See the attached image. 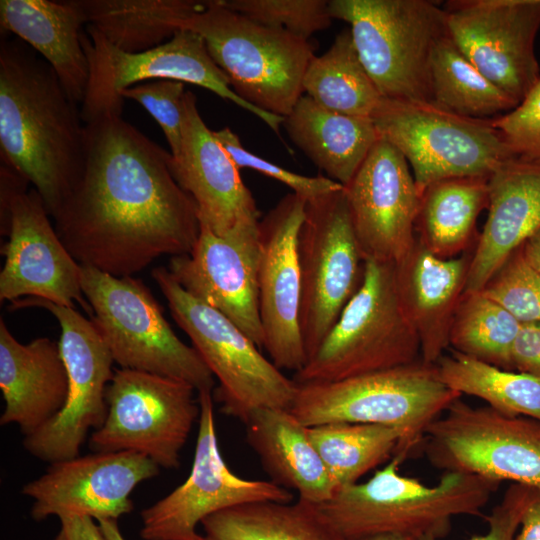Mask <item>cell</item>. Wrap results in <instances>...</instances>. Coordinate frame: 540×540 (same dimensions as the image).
Instances as JSON below:
<instances>
[{"mask_svg": "<svg viewBox=\"0 0 540 540\" xmlns=\"http://www.w3.org/2000/svg\"><path fill=\"white\" fill-rule=\"evenodd\" d=\"M362 540H411V539L397 536V535H378V536L365 538Z\"/></svg>", "mask_w": 540, "mask_h": 540, "instance_id": "681fc988", "label": "cell"}, {"mask_svg": "<svg viewBox=\"0 0 540 540\" xmlns=\"http://www.w3.org/2000/svg\"><path fill=\"white\" fill-rule=\"evenodd\" d=\"M98 525L107 540H126L117 523V520H99Z\"/></svg>", "mask_w": 540, "mask_h": 540, "instance_id": "c3c4849f", "label": "cell"}, {"mask_svg": "<svg viewBox=\"0 0 540 540\" xmlns=\"http://www.w3.org/2000/svg\"><path fill=\"white\" fill-rule=\"evenodd\" d=\"M1 31L15 35L55 71L73 102L81 105L89 62L81 35L87 18L80 0H1Z\"/></svg>", "mask_w": 540, "mask_h": 540, "instance_id": "4316f807", "label": "cell"}, {"mask_svg": "<svg viewBox=\"0 0 540 540\" xmlns=\"http://www.w3.org/2000/svg\"><path fill=\"white\" fill-rule=\"evenodd\" d=\"M171 315L188 335L219 386L213 398L242 422L258 408L290 410L298 383L286 377L235 323L184 290L167 268L151 272Z\"/></svg>", "mask_w": 540, "mask_h": 540, "instance_id": "9c48e42d", "label": "cell"}, {"mask_svg": "<svg viewBox=\"0 0 540 540\" xmlns=\"http://www.w3.org/2000/svg\"><path fill=\"white\" fill-rule=\"evenodd\" d=\"M184 87L183 82L163 79L142 82L121 92L122 99L138 102L157 121L174 160L182 148Z\"/></svg>", "mask_w": 540, "mask_h": 540, "instance_id": "ab89813d", "label": "cell"}, {"mask_svg": "<svg viewBox=\"0 0 540 540\" xmlns=\"http://www.w3.org/2000/svg\"><path fill=\"white\" fill-rule=\"evenodd\" d=\"M189 383L143 371H114L106 390L107 416L89 439L94 452L130 451L159 467L177 468L180 452L199 419Z\"/></svg>", "mask_w": 540, "mask_h": 540, "instance_id": "4fadbf2b", "label": "cell"}, {"mask_svg": "<svg viewBox=\"0 0 540 540\" xmlns=\"http://www.w3.org/2000/svg\"><path fill=\"white\" fill-rule=\"evenodd\" d=\"M442 6L457 47L519 104L540 78V0H450Z\"/></svg>", "mask_w": 540, "mask_h": 540, "instance_id": "e0dca14e", "label": "cell"}, {"mask_svg": "<svg viewBox=\"0 0 540 540\" xmlns=\"http://www.w3.org/2000/svg\"><path fill=\"white\" fill-rule=\"evenodd\" d=\"M0 154L52 217L78 181L85 124L52 67L17 37L0 42Z\"/></svg>", "mask_w": 540, "mask_h": 540, "instance_id": "7a4b0ae2", "label": "cell"}, {"mask_svg": "<svg viewBox=\"0 0 540 540\" xmlns=\"http://www.w3.org/2000/svg\"><path fill=\"white\" fill-rule=\"evenodd\" d=\"M172 174L195 201L200 225L224 236L238 223L259 220V211L239 168L203 121L196 96L183 101L182 148L171 158Z\"/></svg>", "mask_w": 540, "mask_h": 540, "instance_id": "603a6c76", "label": "cell"}, {"mask_svg": "<svg viewBox=\"0 0 540 540\" xmlns=\"http://www.w3.org/2000/svg\"><path fill=\"white\" fill-rule=\"evenodd\" d=\"M371 118L380 138L407 160L420 196L440 180L489 177L515 157L492 119L461 116L433 102L383 97Z\"/></svg>", "mask_w": 540, "mask_h": 540, "instance_id": "30bf717a", "label": "cell"}, {"mask_svg": "<svg viewBox=\"0 0 540 540\" xmlns=\"http://www.w3.org/2000/svg\"><path fill=\"white\" fill-rule=\"evenodd\" d=\"M159 470L151 459L135 452H94L50 463L21 492L33 500L31 516L36 521L52 515L118 520L133 510L130 495L136 486Z\"/></svg>", "mask_w": 540, "mask_h": 540, "instance_id": "44dd1931", "label": "cell"}, {"mask_svg": "<svg viewBox=\"0 0 540 540\" xmlns=\"http://www.w3.org/2000/svg\"><path fill=\"white\" fill-rule=\"evenodd\" d=\"M1 232L9 236L2 247L0 300L30 296L74 307L76 301L90 317L93 310L81 288L79 264L60 240L39 193L24 189L12 199L1 218Z\"/></svg>", "mask_w": 540, "mask_h": 540, "instance_id": "ac0fdd59", "label": "cell"}, {"mask_svg": "<svg viewBox=\"0 0 540 540\" xmlns=\"http://www.w3.org/2000/svg\"><path fill=\"white\" fill-rule=\"evenodd\" d=\"M90 318L121 368L158 374L212 391L214 375L199 353L182 342L142 280L81 265Z\"/></svg>", "mask_w": 540, "mask_h": 540, "instance_id": "ba28073f", "label": "cell"}, {"mask_svg": "<svg viewBox=\"0 0 540 540\" xmlns=\"http://www.w3.org/2000/svg\"><path fill=\"white\" fill-rule=\"evenodd\" d=\"M298 256L302 284L299 325L308 360L364 277L365 258L344 187L307 200Z\"/></svg>", "mask_w": 540, "mask_h": 540, "instance_id": "7c38bea8", "label": "cell"}, {"mask_svg": "<svg viewBox=\"0 0 540 540\" xmlns=\"http://www.w3.org/2000/svg\"><path fill=\"white\" fill-rule=\"evenodd\" d=\"M460 397L441 381L435 364L420 359L334 382L298 383L290 411L306 427L349 422L394 428L402 436L396 453L407 458Z\"/></svg>", "mask_w": 540, "mask_h": 540, "instance_id": "277c9868", "label": "cell"}, {"mask_svg": "<svg viewBox=\"0 0 540 540\" xmlns=\"http://www.w3.org/2000/svg\"><path fill=\"white\" fill-rule=\"evenodd\" d=\"M81 42L89 62V81L80 105L87 124L103 115L122 114L121 92L154 80H175L205 88L261 119L280 135L284 117L265 112L241 99L225 73L211 58L203 38L181 29L167 42L138 53L124 52L85 26Z\"/></svg>", "mask_w": 540, "mask_h": 540, "instance_id": "8fae6325", "label": "cell"}, {"mask_svg": "<svg viewBox=\"0 0 540 540\" xmlns=\"http://www.w3.org/2000/svg\"><path fill=\"white\" fill-rule=\"evenodd\" d=\"M200 415L192 468L167 496L141 511L144 540H204L197 525L221 510L248 502H291L292 493L273 481L234 474L219 449L213 392H198Z\"/></svg>", "mask_w": 540, "mask_h": 540, "instance_id": "2e32d148", "label": "cell"}, {"mask_svg": "<svg viewBox=\"0 0 540 540\" xmlns=\"http://www.w3.org/2000/svg\"><path fill=\"white\" fill-rule=\"evenodd\" d=\"M423 440L430 464L445 472L540 489V421L459 398L429 425Z\"/></svg>", "mask_w": 540, "mask_h": 540, "instance_id": "5bb4252c", "label": "cell"}, {"mask_svg": "<svg viewBox=\"0 0 540 540\" xmlns=\"http://www.w3.org/2000/svg\"><path fill=\"white\" fill-rule=\"evenodd\" d=\"M60 519V530L54 540H107L93 518L66 515Z\"/></svg>", "mask_w": 540, "mask_h": 540, "instance_id": "f6af8a7d", "label": "cell"}, {"mask_svg": "<svg viewBox=\"0 0 540 540\" xmlns=\"http://www.w3.org/2000/svg\"><path fill=\"white\" fill-rule=\"evenodd\" d=\"M12 304L13 309L38 306L55 316L69 381L63 408L41 428L24 436L23 446L49 463L77 457L88 432L100 428L107 416L106 390L114 375L111 352L93 321L74 307L33 297Z\"/></svg>", "mask_w": 540, "mask_h": 540, "instance_id": "9a60e30c", "label": "cell"}, {"mask_svg": "<svg viewBox=\"0 0 540 540\" xmlns=\"http://www.w3.org/2000/svg\"><path fill=\"white\" fill-rule=\"evenodd\" d=\"M435 365L441 381L459 395L480 398L506 415L540 421V377L502 369L454 350Z\"/></svg>", "mask_w": 540, "mask_h": 540, "instance_id": "836d02e7", "label": "cell"}, {"mask_svg": "<svg viewBox=\"0 0 540 540\" xmlns=\"http://www.w3.org/2000/svg\"><path fill=\"white\" fill-rule=\"evenodd\" d=\"M530 486L512 483L505 491L501 501L487 516L489 529L483 535H476L469 540H515L517 529L525 506ZM416 540H439L425 536Z\"/></svg>", "mask_w": 540, "mask_h": 540, "instance_id": "7bdbcfd3", "label": "cell"}, {"mask_svg": "<svg viewBox=\"0 0 540 540\" xmlns=\"http://www.w3.org/2000/svg\"><path fill=\"white\" fill-rule=\"evenodd\" d=\"M252 21L285 30L305 40L327 29L333 20L326 0H222Z\"/></svg>", "mask_w": 540, "mask_h": 540, "instance_id": "74e56055", "label": "cell"}, {"mask_svg": "<svg viewBox=\"0 0 540 540\" xmlns=\"http://www.w3.org/2000/svg\"><path fill=\"white\" fill-rule=\"evenodd\" d=\"M201 525L204 540H346L314 504L301 499L244 503L208 516Z\"/></svg>", "mask_w": 540, "mask_h": 540, "instance_id": "1f68e13d", "label": "cell"}, {"mask_svg": "<svg viewBox=\"0 0 540 540\" xmlns=\"http://www.w3.org/2000/svg\"><path fill=\"white\" fill-rule=\"evenodd\" d=\"M347 22L358 56L384 98L432 102L431 62L449 34L446 13L431 0H331Z\"/></svg>", "mask_w": 540, "mask_h": 540, "instance_id": "8992f818", "label": "cell"}, {"mask_svg": "<svg viewBox=\"0 0 540 540\" xmlns=\"http://www.w3.org/2000/svg\"><path fill=\"white\" fill-rule=\"evenodd\" d=\"M303 90L318 105L339 113L371 117L383 96L364 68L349 29L310 61Z\"/></svg>", "mask_w": 540, "mask_h": 540, "instance_id": "d6a6232c", "label": "cell"}, {"mask_svg": "<svg viewBox=\"0 0 540 540\" xmlns=\"http://www.w3.org/2000/svg\"><path fill=\"white\" fill-rule=\"evenodd\" d=\"M307 431L336 492L390 460L402 439L398 430L376 424L332 422Z\"/></svg>", "mask_w": 540, "mask_h": 540, "instance_id": "e575fe53", "label": "cell"}, {"mask_svg": "<svg viewBox=\"0 0 540 540\" xmlns=\"http://www.w3.org/2000/svg\"><path fill=\"white\" fill-rule=\"evenodd\" d=\"M202 1L80 0L86 26L116 48L138 53L170 40Z\"/></svg>", "mask_w": 540, "mask_h": 540, "instance_id": "4dcf8cb0", "label": "cell"}, {"mask_svg": "<svg viewBox=\"0 0 540 540\" xmlns=\"http://www.w3.org/2000/svg\"><path fill=\"white\" fill-rule=\"evenodd\" d=\"M307 199L285 195L259 221L258 304L264 348L279 369L307 361L300 332L301 271L298 237Z\"/></svg>", "mask_w": 540, "mask_h": 540, "instance_id": "d6986e66", "label": "cell"}, {"mask_svg": "<svg viewBox=\"0 0 540 540\" xmlns=\"http://www.w3.org/2000/svg\"><path fill=\"white\" fill-rule=\"evenodd\" d=\"M521 323L480 291L464 292L449 335L454 351L511 370L510 351Z\"/></svg>", "mask_w": 540, "mask_h": 540, "instance_id": "8d00e7d4", "label": "cell"}, {"mask_svg": "<svg viewBox=\"0 0 540 540\" xmlns=\"http://www.w3.org/2000/svg\"><path fill=\"white\" fill-rule=\"evenodd\" d=\"M488 216L471 254L466 292L480 291L540 228V163L512 158L488 179Z\"/></svg>", "mask_w": 540, "mask_h": 540, "instance_id": "cb8c5ba5", "label": "cell"}, {"mask_svg": "<svg viewBox=\"0 0 540 540\" xmlns=\"http://www.w3.org/2000/svg\"><path fill=\"white\" fill-rule=\"evenodd\" d=\"M213 134L239 169L250 168L255 170L260 174L283 183L292 189L293 193H296L307 200L344 187L328 177L305 176L289 171L278 164L272 163L261 156L250 152L242 145L238 135L229 127L213 131Z\"/></svg>", "mask_w": 540, "mask_h": 540, "instance_id": "60d3db41", "label": "cell"}, {"mask_svg": "<svg viewBox=\"0 0 540 540\" xmlns=\"http://www.w3.org/2000/svg\"><path fill=\"white\" fill-rule=\"evenodd\" d=\"M431 94L434 104L475 119H493L518 105L476 68L449 34L432 56Z\"/></svg>", "mask_w": 540, "mask_h": 540, "instance_id": "d590c367", "label": "cell"}, {"mask_svg": "<svg viewBox=\"0 0 540 540\" xmlns=\"http://www.w3.org/2000/svg\"><path fill=\"white\" fill-rule=\"evenodd\" d=\"M489 177L449 178L426 187L415 222L418 242L443 259L462 255L474 238L478 216L488 208Z\"/></svg>", "mask_w": 540, "mask_h": 540, "instance_id": "f546056e", "label": "cell"}, {"mask_svg": "<svg viewBox=\"0 0 540 540\" xmlns=\"http://www.w3.org/2000/svg\"><path fill=\"white\" fill-rule=\"evenodd\" d=\"M180 29L203 38L233 91L252 106L285 117L303 95V77L315 56L309 40L258 24L222 0L202 1Z\"/></svg>", "mask_w": 540, "mask_h": 540, "instance_id": "5b68a950", "label": "cell"}, {"mask_svg": "<svg viewBox=\"0 0 540 540\" xmlns=\"http://www.w3.org/2000/svg\"><path fill=\"white\" fill-rule=\"evenodd\" d=\"M171 158L121 115L85 124L82 173L53 216L79 264L124 277L160 256L192 252L198 209L175 180Z\"/></svg>", "mask_w": 540, "mask_h": 540, "instance_id": "6da1fadb", "label": "cell"}, {"mask_svg": "<svg viewBox=\"0 0 540 540\" xmlns=\"http://www.w3.org/2000/svg\"><path fill=\"white\" fill-rule=\"evenodd\" d=\"M480 292L520 323L540 321V273L526 261L521 246Z\"/></svg>", "mask_w": 540, "mask_h": 540, "instance_id": "f35d334b", "label": "cell"}, {"mask_svg": "<svg viewBox=\"0 0 540 540\" xmlns=\"http://www.w3.org/2000/svg\"><path fill=\"white\" fill-rule=\"evenodd\" d=\"M290 139L328 178L346 186L380 139L371 117L328 110L302 95L283 123Z\"/></svg>", "mask_w": 540, "mask_h": 540, "instance_id": "f1b7e54d", "label": "cell"}, {"mask_svg": "<svg viewBox=\"0 0 540 540\" xmlns=\"http://www.w3.org/2000/svg\"><path fill=\"white\" fill-rule=\"evenodd\" d=\"M526 261L540 273V228L521 246Z\"/></svg>", "mask_w": 540, "mask_h": 540, "instance_id": "7dc6e473", "label": "cell"}, {"mask_svg": "<svg viewBox=\"0 0 540 540\" xmlns=\"http://www.w3.org/2000/svg\"><path fill=\"white\" fill-rule=\"evenodd\" d=\"M68 374L59 344L40 337L16 340L0 319V389L5 403L1 425L15 424L30 435L64 406Z\"/></svg>", "mask_w": 540, "mask_h": 540, "instance_id": "484cf974", "label": "cell"}, {"mask_svg": "<svg viewBox=\"0 0 540 540\" xmlns=\"http://www.w3.org/2000/svg\"><path fill=\"white\" fill-rule=\"evenodd\" d=\"M344 189L365 260L396 265L417 241L420 194L407 160L380 138Z\"/></svg>", "mask_w": 540, "mask_h": 540, "instance_id": "7402d4cb", "label": "cell"}, {"mask_svg": "<svg viewBox=\"0 0 540 540\" xmlns=\"http://www.w3.org/2000/svg\"><path fill=\"white\" fill-rule=\"evenodd\" d=\"M471 255L443 259L418 240L395 265L403 311L420 342L421 360L436 364L449 347L452 321L465 292Z\"/></svg>", "mask_w": 540, "mask_h": 540, "instance_id": "d4e9b609", "label": "cell"}, {"mask_svg": "<svg viewBox=\"0 0 540 540\" xmlns=\"http://www.w3.org/2000/svg\"><path fill=\"white\" fill-rule=\"evenodd\" d=\"M511 370L540 377V321L521 323L510 351Z\"/></svg>", "mask_w": 540, "mask_h": 540, "instance_id": "ee69618b", "label": "cell"}, {"mask_svg": "<svg viewBox=\"0 0 540 540\" xmlns=\"http://www.w3.org/2000/svg\"><path fill=\"white\" fill-rule=\"evenodd\" d=\"M516 158L540 163V78L511 111L492 119Z\"/></svg>", "mask_w": 540, "mask_h": 540, "instance_id": "b9f144b4", "label": "cell"}, {"mask_svg": "<svg viewBox=\"0 0 540 540\" xmlns=\"http://www.w3.org/2000/svg\"><path fill=\"white\" fill-rule=\"evenodd\" d=\"M420 359L419 338L398 296L395 264L367 259L358 291L294 380L334 382Z\"/></svg>", "mask_w": 540, "mask_h": 540, "instance_id": "52a82bcc", "label": "cell"}, {"mask_svg": "<svg viewBox=\"0 0 540 540\" xmlns=\"http://www.w3.org/2000/svg\"><path fill=\"white\" fill-rule=\"evenodd\" d=\"M515 540H540V489L530 487Z\"/></svg>", "mask_w": 540, "mask_h": 540, "instance_id": "bcb514c9", "label": "cell"}, {"mask_svg": "<svg viewBox=\"0 0 540 540\" xmlns=\"http://www.w3.org/2000/svg\"><path fill=\"white\" fill-rule=\"evenodd\" d=\"M246 439L272 481L312 504L327 501L336 487L304 426L288 409L258 408L243 422Z\"/></svg>", "mask_w": 540, "mask_h": 540, "instance_id": "83f0119b", "label": "cell"}, {"mask_svg": "<svg viewBox=\"0 0 540 540\" xmlns=\"http://www.w3.org/2000/svg\"><path fill=\"white\" fill-rule=\"evenodd\" d=\"M400 453L365 482L338 490L314 504L321 518L346 540L397 535L411 540L441 539L453 517L479 516L500 484L481 477L445 472L435 485L400 474Z\"/></svg>", "mask_w": 540, "mask_h": 540, "instance_id": "3957f363", "label": "cell"}, {"mask_svg": "<svg viewBox=\"0 0 540 540\" xmlns=\"http://www.w3.org/2000/svg\"><path fill=\"white\" fill-rule=\"evenodd\" d=\"M259 221H242L224 236L201 225L192 252L171 257L168 270L184 290L225 315L261 349Z\"/></svg>", "mask_w": 540, "mask_h": 540, "instance_id": "ffe728a7", "label": "cell"}]
</instances>
